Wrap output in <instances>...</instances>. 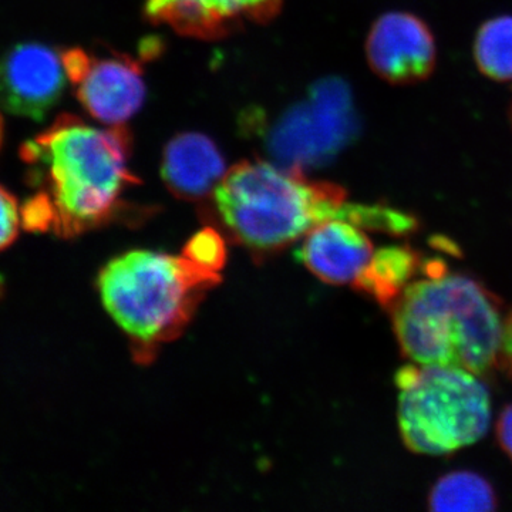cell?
I'll return each instance as SVG.
<instances>
[{"instance_id": "cell-1", "label": "cell", "mask_w": 512, "mask_h": 512, "mask_svg": "<svg viewBox=\"0 0 512 512\" xmlns=\"http://www.w3.org/2000/svg\"><path fill=\"white\" fill-rule=\"evenodd\" d=\"M20 153L42 178L55 210L53 229L63 238L111 220L121 195L138 183L128 167L131 136L123 126L99 128L62 114Z\"/></svg>"}, {"instance_id": "cell-2", "label": "cell", "mask_w": 512, "mask_h": 512, "mask_svg": "<svg viewBox=\"0 0 512 512\" xmlns=\"http://www.w3.org/2000/svg\"><path fill=\"white\" fill-rule=\"evenodd\" d=\"M389 312L403 355L417 365L485 376L500 363L501 303L470 276L446 271L417 279Z\"/></svg>"}, {"instance_id": "cell-3", "label": "cell", "mask_w": 512, "mask_h": 512, "mask_svg": "<svg viewBox=\"0 0 512 512\" xmlns=\"http://www.w3.org/2000/svg\"><path fill=\"white\" fill-rule=\"evenodd\" d=\"M225 228L252 251H276L330 220H346V192L266 161L234 165L214 191Z\"/></svg>"}, {"instance_id": "cell-4", "label": "cell", "mask_w": 512, "mask_h": 512, "mask_svg": "<svg viewBox=\"0 0 512 512\" xmlns=\"http://www.w3.org/2000/svg\"><path fill=\"white\" fill-rule=\"evenodd\" d=\"M218 281L184 255L134 251L103 269L99 289L104 308L148 359L180 335L202 295Z\"/></svg>"}, {"instance_id": "cell-5", "label": "cell", "mask_w": 512, "mask_h": 512, "mask_svg": "<svg viewBox=\"0 0 512 512\" xmlns=\"http://www.w3.org/2000/svg\"><path fill=\"white\" fill-rule=\"evenodd\" d=\"M396 384L400 436L413 453L446 456L487 433L490 393L474 373L414 363L397 372Z\"/></svg>"}, {"instance_id": "cell-6", "label": "cell", "mask_w": 512, "mask_h": 512, "mask_svg": "<svg viewBox=\"0 0 512 512\" xmlns=\"http://www.w3.org/2000/svg\"><path fill=\"white\" fill-rule=\"evenodd\" d=\"M357 121L348 84L339 79L312 84L265 128L264 144L275 164L305 173L329 163L356 136Z\"/></svg>"}, {"instance_id": "cell-7", "label": "cell", "mask_w": 512, "mask_h": 512, "mask_svg": "<svg viewBox=\"0 0 512 512\" xmlns=\"http://www.w3.org/2000/svg\"><path fill=\"white\" fill-rule=\"evenodd\" d=\"M67 77L84 109L109 126H124L143 106L146 84L137 60L114 53L97 57L82 49L62 55Z\"/></svg>"}, {"instance_id": "cell-8", "label": "cell", "mask_w": 512, "mask_h": 512, "mask_svg": "<svg viewBox=\"0 0 512 512\" xmlns=\"http://www.w3.org/2000/svg\"><path fill=\"white\" fill-rule=\"evenodd\" d=\"M62 55L40 43H22L0 57V106L15 116L42 121L66 87Z\"/></svg>"}, {"instance_id": "cell-9", "label": "cell", "mask_w": 512, "mask_h": 512, "mask_svg": "<svg viewBox=\"0 0 512 512\" xmlns=\"http://www.w3.org/2000/svg\"><path fill=\"white\" fill-rule=\"evenodd\" d=\"M367 60L377 76L390 83L407 84L433 72L436 46L426 23L409 13H387L367 37Z\"/></svg>"}, {"instance_id": "cell-10", "label": "cell", "mask_w": 512, "mask_h": 512, "mask_svg": "<svg viewBox=\"0 0 512 512\" xmlns=\"http://www.w3.org/2000/svg\"><path fill=\"white\" fill-rule=\"evenodd\" d=\"M281 6L282 0H146L144 12L151 22L180 35L217 40L245 22H271Z\"/></svg>"}, {"instance_id": "cell-11", "label": "cell", "mask_w": 512, "mask_h": 512, "mask_svg": "<svg viewBox=\"0 0 512 512\" xmlns=\"http://www.w3.org/2000/svg\"><path fill=\"white\" fill-rule=\"evenodd\" d=\"M373 254L365 229L338 218L308 232L296 258L326 284L353 285Z\"/></svg>"}, {"instance_id": "cell-12", "label": "cell", "mask_w": 512, "mask_h": 512, "mask_svg": "<svg viewBox=\"0 0 512 512\" xmlns=\"http://www.w3.org/2000/svg\"><path fill=\"white\" fill-rule=\"evenodd\" d=\"M225 174L220 148L204 134H180L164 148L161 177L175 197L204 200L214 194Z\"/></svg>"}, {"instance_id": "cell-13", "label": "cell", "mask_w": 512, "mask_h": 512, "mask_svg": "<svg viewBox=\"0 0 512 512\" xmlns=\"http://www.w3.org/2000/svg\"><path fill=\"white\" fill-rule=\"evenodd\" d=\"M423 256L409 245L377 249L353 286L390 309L417 275L424 274Z\"/></svg>"}, {"instance_id": "cell-14", "label": "cell", "mask_w": 512, "mask_h": 512, "mask_svg": "<svg viewBox=\"0 0 512 512\" xmlns=\"http://www.w3.org/2000/svg\"><path fill=\"white\" fill-rule=\"evenodd\" d=\"M427 501L436 512H488L498 505L493 485L473 471H453L439 478Z\"/></svg>"}, {"instance_id": "cell-15", "label": "cell", "mask_w": 512, "mask_h": 512, "mask_svg": "<svg viewBox=\"0 0 512 512\" xmlns=\"http://www.w3.org/2000/svg\"><path fill=\"white\" fill-rule=\"evenodd\" d=\"M474 55L485 76L512 80V16H500L478 30Z\"/></svg>"}, {"instance_id": "cell-16", "label": "cell", "mask_w": 512, "mask_h": 512, "mask_svg": "<svg viewBox=\"0 0 512 512\" xmlns=\"http://www.w3.org/2000/svg\"><path fill=\"white\" fill-rule=\"evenodd\" d=\"M346 221L393 237L413 234L419 228V221L412 215L387 205L349 204Z\"/></svg>"}, {"instance_id": "cell-17", "label": "cell", "mask_w": 512, "mask_h": 512, "mask_svg": "<svg viewBox=\"0 0 512 512\" xmlns=\"http://www.w3.org/2000/svg\"><path fill=\"white\" fill-rule=\"evenodd\" d=\"M183 255L202 271L212 275L220 274L221 268L225 264V258H227L224 241L220 234L211 228L198 232L188 242Z\"/></svg>"}, {"instance_id": "cell-18", "label": "cell", "mask_w": 512, "mask_h": 512, "mask_svg": "<svg viewBox=\"0 0 512 512\" xmlns=\"http://www.w3.org/2000/svg\"><path fill=\"white\" fill-rule=\"evenodd\" d=\"M22 224L23 228L32 232H42L53 228L55 210H53L52 201L47 197L46 192H39L23 205Z\"/></svg>"}, {"instance_id": "cell-19", "label": "cell", "mask_w": 512, "mask_h": 512, "mask_svg": "<svg viewBox=\"0 0 512 512\" xmlns=\"http://www.w3.org/2000/svg\"><path fill=\"white\" fill-rule=\"evenodd\" d=\"M20 212L18 200L0 185V251L9 248L18 238Z\"/></svg>"}, {"instance_id": "cell-20", "label": "cell", "mask_w": 512, "mask_h": 512, "mask_svg": "<svg viewBox=\"0 0 512 512\" xmlns=\"http://www.w3.org/2000/svg\"><path fill=\"white\" fill-rule=\"evenodd\" d=\"M497 439L504 453L512 460V403L505 407L497 421Z\"/></svg>"}, {"instance_id": "cell-21", "label": "cell", "mask_w": 512, "mask_h": 512, "mask_svg": "<svg viewBox=\"0 0 512 512\" xmlns=\"http://www.w3.org/2000/svg\"><path fill=\"white\" fill-rule=\"evenodd\" d=\"M500 363H503L508 375L512 376V313L505 319Z\"/></svg>"}, {"instance_id": "cell-22", "label": "cell", "mask_w": 512, "mask_h": 512, "mask_svg": "<svg viewBox=\"0 0 512 512\" xmlns=\"http://www.w3.org/2000/svg\"><path fill=\"white\" fill-rule=\"evenodd\" d=\"M3 133H5V124H3L2 114H0V147H2L3 143Z\"/></svg>"}]
</instances>
